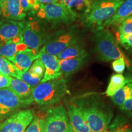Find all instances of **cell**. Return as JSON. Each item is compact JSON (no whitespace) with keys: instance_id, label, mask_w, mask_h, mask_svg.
Listing matches in <instances>:
<instances>
[{"instance_id":"13","label":"cell","mask_w":132,"mask_h":132,"mask_svg":"<svg viewBox=\"0 0 132 132\" xmlns=\"http://www.w3.org/2000/svg\"><path fill=\"white\" fill-rule=\"evenodd\" d=\"M39 52L27 48L24 50L16 53L10 62H12L16 69L21 73L27 72L33 62L39 58Z\"/></svg>"},{"instance_id":"30","label":"cell","mask_w":132,"mask_h":132,"mask_svg":"<svg viewBox=\"0 0 132 132\" xmlns=\"http://www.w3.org/2000/svg\"><path fill=\"white\" fill-rule=\"evenodd\" d=\"M125 60L123 57L115 59L112 63V67L114 71L118 74L122 73L125 69Z\"/></svg>"},{"instance_id":"24","label":"cell","mask_w":132,"mask_h":132,"mask_svg":"<svg viewBox=\"0 0 132 132\" xmlns=\"http://www.w3.org/2000/svg\"><path fill=\"white\" fill-rule=\"evenodd\" d=\"M64 4L75 12V11H81L86 14L92 3L90 0H65Z\"/></svg>"},{"instance_id":"15","label":"cell","mask_w":132,"mask_h":132,"mask_svg":"<svg viewBox=\"0 0 132 132\" xmlns=\"http://www.w3.org/2000/svg\"><path fill=\"white\" fill-rule=\"evenodd\" d=\"M9 88L28 106L34 101L32 96L33 87L20 79L11 77V82Z\"/></svg>"},{"instance_id":"21","label":"cell","mask_w":132,"mask_h":132,"mask_svg":"<svg viewBox=\"0 0 132 132\" xmlns=\"http://www.w3.org/2000/svg\"><path fill=\"white\" fill-rule=\"evenodd\" d=\"M127 82V80L121 74L113 75L110 78L108 87L106 90V95L108 97H112L119 89L124 86Z\"/></svg>"},{"instance_id":"32","label":"cell","mask_w":132,"mask_h":132,"mask_svg":"<svg viewBox=\"0 0 132 132\" xmlns=\"http://www.w3.org/2000/svg\"><path fill=\"white\" fill-rule=\"evenodd\" d=\"M120 109L126 113L128 116L132 117V98H130L125 101Z\"/></svg>"},{"instance_id":"37","label":"cell","mask_w":132,"mask_h":132,"mask_svg":"<svg viewBox=\"0 0 132 132\" xmlns=\"http://www.w3.org/2000/svg\"><path fill=\"white\" fill-rule=\"evenodd\" d=\"M65 0H56L57 3H59V4H64V2H65Z\"/></svg>"},{"instance_id":"25","label":"cell","mask_w":132,"mask_h":132,"mask_svg":"<svg viewBox=\"0 0 132 132\" xmlns=\"http://www.w3.org/2000/svg\"><path fill=\"white\" fill-rule=\"evenodd\" d=\"M45 67L39 58L35 60L29 69V73L34 77L43 78L45 73Z\"/></svg>"},{"instance_id":"3","label":"cell","mask_w":132,"mask_h":132,"mask_svg":"<svg viewBox=\"0 0 132 132\" xmlns=\"http://www.w3.org/2000/svg\"><path fill=\"white\" fill-rule=\"evenodd\" d=\"M124 0H98L92 3L89 10L85 15V23L87 27L103 28L102 24L111 18Z\"/></svg>"},{"instance_id":"4","label":"cell","mask_w":132,"mask_h":132,"mask_svg":"<svg viewBox=\"0 0 132 132\" xmlns=\"http://www.w3.org/2000/svg\"><path fill=\"white\" fill-rule=\"evenodd\" d=\"M78 34L73 30H59L45 36L44 46L40 50L52 55L57 56L66 48L78 42Z\"/></svg>"},{"instance_id":"17","label":"cell","mask_w":132,"mask_h":132,"mask_svg":"<svg viewBox=\"0 0 132 132\" xmlns=\"http://www.w3.org/2000/svg\"><path fill=\"white\" fill-rule=\"evenodd\" d=\"M1 10L3 17L8 20L20 21L26 16V12L23 10L19 0H7Z\"/></svg>"},{"instance_id":"5","label":"cell","mask_w":132,"mask_h":132,"mask_svg":"<svg viewBox=\"0 0 132 132\" xmlns=\"http://www.w3.org/2000/svg\"><path fill=\"white\" fill-rule=\"evenodd\" d=\"M81 111L92 132H110L111 116L96 105H80Z\"/></svg>"},{"instance_id":"2","label":"cell","mask_w":132,"mask_h":132,"mask_svg":"<svg viewBox=\"0 0 132 132\" xmlns=\"http://www.w3.org/2000/svg\"><path fill=\"white\" fill-rule=\"evenodd\" d=\"M94 41L95 52L100 60L108 62L123 57L126 65L131 67V63L129 59L120 50L113 34L108 29L103 28L97 30L94 36Z\"/></svg>"},{"instance_id":"8","label":"cell","mask_w":132,"mask_h":132,"mask_svg":"<svg viewBox=\"0 0 132 132\" xmlns=\"http://www.w3.org/2000/svg\"><path fill=\"white\" fill-rule=\"evenodd\" d=\"M33 119L32 110H21L0 123V132H24Z\"/></svg>"},{"instance_id":"36","label":"cell","mask_w":132,"mask_h":132,"mask_svg":"<svg viewBox=\"0 0 132 132\" xmlns=\"http://www.w3.org/2000/svg\"><path fill=\"white\" fill-rule=\"evenodd\" d=\"M67 132H78V131H76V130L74 129V128L72 127V125H70V127H69V129H68V130H67Z\"/></svg>"},{"instance_id":"29","label":"cell","mask_w":132,"mask_h":132,"mask_svg":"<svg viewBox=\"0 0 132 132\" xmlns=\"http://www.w3.org/2000/svg\"><path fill=\"white\" fill-rule=\"evenodd\" d=\"M111 132H132V128L129 123L124 120L117 121L111 126Z\"/></svg>"},{"instance_id":"10","label":"cell","mask_w":132,"mask_h":132,"mask_svg":"<svg viewBox=\"0 0 132 132\" xmlns=\"http://www.w3.org/2000/svg\"><path fill=\"white\" fill-rule=\"evenodd\" d=\"M27 106L9 87L0 89V119L6 118L19 108Z\"/></svg>"},{"instance_id":"18","label":"cell","mask_w":132,"mask_h":132,"mask_svg":"<svg viewBox=\"0 0 132 132\" xmlns=\"http://www.w3.org/2000/svg\"><path fill=\"white\" fill-rule=\"evenodd\" d=\"M88 58V54L86 53L83 55L75 58L58 59L60 70L64 77H68L77 72L85 64Z\"/></svg>"},{"instance_id":"35","label":"cell","mask_w":132,"mask_h":132,"mask_svg":"<svg viewBox=\"0 0 132 132\" xmlns=\"http://www.w3.org/2000/svg\"><path fill=\"white\" fill-rule=\"evenodd\" d=\"M7 0H0V9H1L3 8L5 3H6Z\"/></svg>"},{"instance_id":"33","label":"cell","mask_w":132,"mask_h":132,"mask_svg":"<svg viewBox=\"0 0 132 132\" xmlns=\"http://www.w3.org/2000/svg\"><path fill=\"white\" fill-rule=\"evenodd\" d=\"M11 82V77L0 73V89L9 87Z\"/></svg>"},{"instance_id":"7","label":"cell","mask_w":132,"mask_h":132,"mask_svg":"<svg viewBox=\"0 0 132 132\" xmlns=\"http://www.w3.org/2000/svg\"><path fill=\"white\" fill-rule=\"evenodd\" d=\"M70 123L62 105L50 108L45 120V132H67Z\"/></svg>"},{"instance_id":"12","label":"cell","mask_w":132,"mask_h":132,"mask_svg":"<svg viewBox=\"0 0 132 132\" xmlns=\"http://www.w3.org/2000/svg\"><path fill=\"white\" fill-rule=\"evenodd\" d=\"M27 48L23 42L22 34H20L12 39L0 43V56L11 61L16 53Z\"/></svg>"},{"instance_id":"28","label":"cell","mask_w":132,"mask_h":132,"mask_svg":"<svg viewBox=\"0 0 132 132\" xmlns=\"http://www.w3.org/2000/svg\"><path fill=\"white\" fill-rule=\"evenodd\" d=\"M19 79L23 81L24 82L31 86L32 87H34L39 85V82L41 81V79L42 78L31 75L27 71V72L21 73L20 75Z\"/></svg>"},{"instance_id":"9","label":"cell","mask_w":132,"mask_h":132,"mask_svg":"<svg viewBox=\"0 0 132 132\" xmlns=\"http://www.w3.org/2000/svg\"><path fill=\"white\" fill-rule=\"evenodd\" d=\"M22 34L23 42L27 47L39 52V48L43 44L45 38L40 22L32 19L24 21Z\"/></svg>"},{"instance_id":"14","label":"cell","mask_w":132,"mask_h":132,"mask_svg":"<svg viewBox=\"0 0 132 132\" xmlns=\"http://www.w3.org/2000/svg\"><path fill=\"white\" fill-rule=\"evenodd\" d=\"M24 21L2 19L0 21V43L7 41L23 32Z\"/></svg>"},{"instance_id":"6","label":"cell","mask_w":132,"mask_h":132,"mask_svg":"<svg viewBox=\"0 0 132 132\" xmlns=\"http://www.w3.org/2000/svg\"><path fill=\"white\" fill-rule=\"evenodd\" d=\"M45 12V20L53 24H70L77 19V14L64 4H40Z\"/></svg>"},{"instance_id":"34","label":"cell","mask_w":132,"mask_h":132,"mask_svg":"<svg viewBox=\"0 0 132 132\" xmlns=\"http://www.w3.org/2000/svg\"><path fill=\"white\" fill-rule=\"evenodd\" d=\"M39 3L40 4H53V3H56V0H38Z\"/></svg>"},{"instance_id":"22","label":"cell","mask_w":132,"mask_h":132,"mask_svg":"<svg viewBox=\"0 0 132 132\" xmlns=\"http://www.w3.org/2000/svg\"><path fill=\"white\" fill-rule=\"evenodd\" d=\"M111 97L113 103L119 107L121 106L127 100L129 99L131 97V85L128 81L127 80L124 86L119 89Z\"/></svg>"},{"instance_id":"23","label":"cell","mask_w":132,"mask_h":132,"mask_svg":"<svg viewBox=\"0 0 132 132\" xmlns=\"http://www.w3.org/2000/svg\"><path fill=\"white\" fill-rule=\"evenodd\" d=\"M0 73L19 79L21 72L16 69L12 62L0 56Z\"/></svg>"},{"instance_id":"11","label":"cell","mask_w":132,"mask_h":132,"mask_svg":"<svg viewBox=\"0 0 132 132\" xmlns=\"http://www.w3.org/2000/svg\"><path fill=\"white\" fill-rule=\"evenodd\" d=\"M39 58L45 67V70L41 82L57 80L62 77V73L60 70L59 61L57 56L48 54L40 50Z\"/></svg>"},{"instance_id":"19","label":"cell","mask_w":132,"mask_h":132,"mask_svg":"<svg viewBox=\"0 0 132 132\" xmlns=\"http://www.w3.org/2000/svg\"><path fill=\"white\" fill-rule=\"evenodd\" d=\"M132 14V0H124L115 14L104 22V26L119 25L123 20Z\"/></svg>"},{"instance_id":"20","label":"cell","mask_w":132,"mask_h":132,"mask_svg":"<svg viewBox=\"0 0 132 132\" xmlns=\"http://www.w3.org/2000/svg\"><path fill=\"white\" fill-rule=\"evenodd\" d=\"M85 53L86 51L83 45L78 42L66 48L64 50L57 55V57L59 60L75 58L80 57Z\"/></svg>"},{"instance_id":"31","label":"cell","mask_w":132,"mask_h":132,"mask_svg":"<svg viewBox=\"0 0 132 132\" xmlns=\"http://www.w3.org/2000/svg\"><path fill=\"white\" fill-rule=\"evenodd\" d=\"M118 38L120 44L127 49L132 48V34L128 35H120L118 33Z\"/></svg>"},{"instance_id":"38","label":"cell","mask_w":132,"mask_h":132,"mask_svg":"<svg viewBox=\"0 0 132 132\" xmlns=\"http://www.w3.org/2000/svg\"><path fill=\"white\" fill-rule=\"evenodd\" d=\"M1 15V10L0 9V15Z\"/></svg>"},{"instance_id":"26","label":"cell","mask_w":132,"mask_h":132,"mask_svg":"<svg viewBox=\"0 0 132 132\" xmlns=\"http://www.w3.org/2000/svg\"><path fill=\"white\" fill-rule=\"evenodd\" d=\"M24 132H45V120L35 117Z\"/></svg>"},{"instance_id":"1","label":"cell","mask_w":132,"mask_h":132,"mask_svg":"<svg viewBox=\"0 0 132 132\" xmlns=\"http://www.w3.org/2000/svg\"><path fill=\"white\" fill-rule=\"evenodd\" d=\"M67 93L66 81L64 78L48 81L33 87L34 101L41 106H49L61 101Z\"/></svg>"},{"instance_id":"27","label":"cell","mask_w":132,"mask_h":132,"mask_svg":"<svg viewBox=\"0 0 132 132\" xmlns=\"http://www.w3.org/2000/svg\"><path fill=\"white\" fill-rule=\"evenodd\" d=\"M119 34L128 35L132 34V14L127 16L118 25Z\"/></svg>"},{"instance_id":"39","label":"cell","mask_w":132,"mask_h":132,"mask_svg":"<svg viewBox=\"0 0 132 132\" xmlns=\"http://www.w3.org/2000/svg\"></svg>"},{"instance_id":"16","label":"cell","mask_w":132,"mask_h":132,"mask_svg":"<svg viewBox=\"0 0 132 132\" xmlns=\"http://www.w3.org/2000/svg\"><path fill=\"white\" fill-rule=\"evenodd\" d=\"M70 125L78 132H92L89 128L80 109L77 105L70 104L67 110Z\"/></svg>"}]
</instances>
